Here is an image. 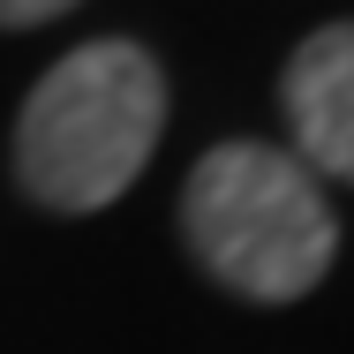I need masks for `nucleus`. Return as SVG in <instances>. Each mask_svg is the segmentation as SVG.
Instances as JSON below:
<instances>
[{
    "instance_id": "obj_1",
    "label": "nucleus",
    "mask_w": 354,
    "mask_h": 354,
    "mask_svg": "<svg viewBox=\"0 0 354 354\" xmlns=\"http://www.w3.org/2000/svg\"><path fill=\"white\" fill-rule=\"evenodd\" d=\"M166 136V75L136 38H91L30 83L15 113V181L46 212H98Z\"/></svg>"
},
{
    "instance_id": "obj_2",
    "label": "nucleus",
    "mask_w": 354,
    "mask_h": 354,
    "mask_svg": "<svg viewBox=\"0 0 354 354\" xmlns=\"http://www.w3.org/2000/svg\"><path fill=\"white\" fill-rule=\"evenodd\" d=\"M189 257L241 301H301L339 257V218L324 212L317 174L279 143H218L181 189Z\"/></svg>"
},
{
    "instance_id": "obj_3",
    "label": "nucleus",
    "mask_w": 354,
    "mask_h": 354,
    "mask_svg": "<svg viewBox=\"0 0 354 354\" xmlns=\"http://www.w3.org/2000/svg\"><path fill=\"white\" fill-rule=\"evenodd\" d=\"M286 129L309 174L324 181H354V30L324 23L294 46V61L279 75Z\"/></svg>"
},
{
    "instance_id": "obj_4",
    "label": "nucleus",
    "mask_w": 354,
    "mask_h": 354,
    "mask_svg": "<svg viewBox=\"0 0 354 354\" xmlns=\"http://www.w3.org/2000/svg\"><path fill=\"white\" fill-rule=\"evenodd\" d=\"M75 0H0V30H38L53 15H68Z\"/></svg>"
}]
</instances>
